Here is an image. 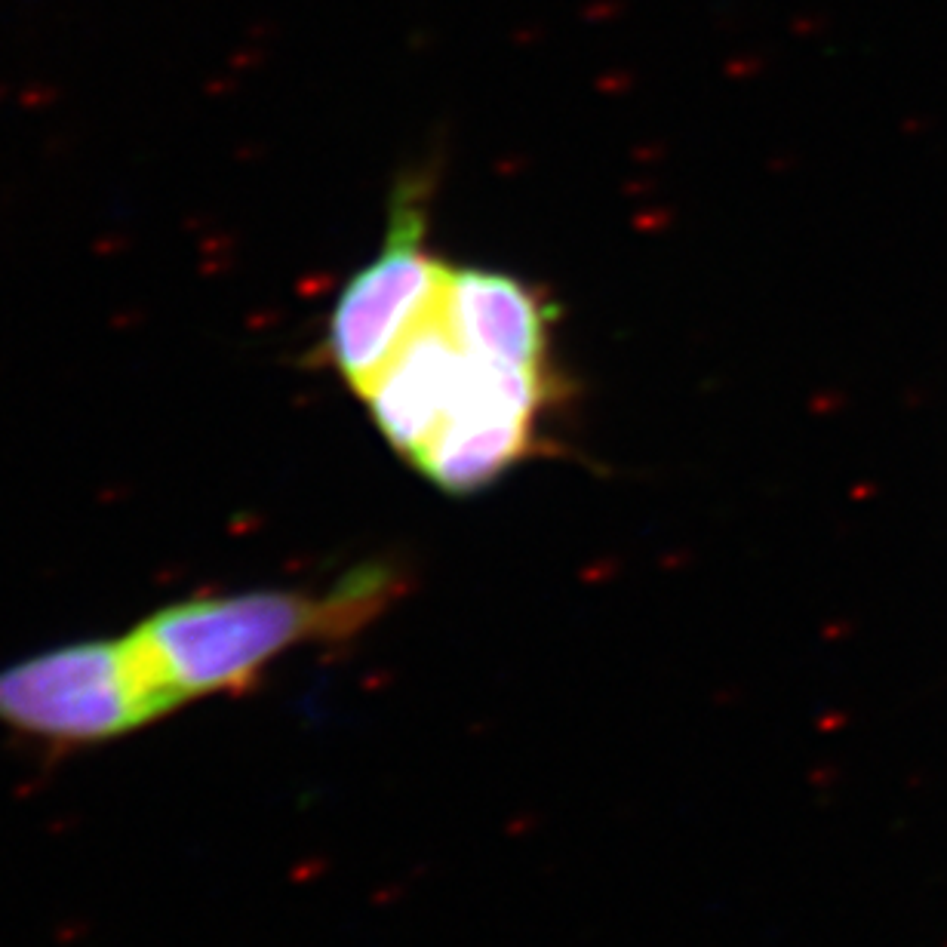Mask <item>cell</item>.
<instances>
[{
    "mask_svg": "<svg viewBox=\"0 0 947 947\" xmlns=\"http://www.w3.org/2000/svg\"><path fill=\"white\" fill-rule=\"evenodd\" d=\"M403 594V569L369 560L323 588L197 594L151 612L133 631L176 708L250 692L299 646L342 643L373 625Z\"/></svg>",
    "mask_w": 947,
    "mask_h": 947,
    "instance_id": "6da1fadb",
    "label": "cell"
},
{
    "mask_svg": "<svg viewBox=\"0 0 947 947\" xmlns=\"http://www.w3.org/2000/svg\"><path fill=\"white\" fill-rule=\"evenodd\" d=\"M173 711L133 631L53 646L0 671V726L53 751L111 745Z\"/></svg>",
    "mask_w": 947,
    "mask_h": 947,
    "instance_id": "7a4b0ae2",
    "label": "cell"
},
{
    "mask_svg": "<svg viewBox=\"0 0 947 947\" xmlns=\"http://www.w3.org/2000/svg\"><path fill=\"white\" fill-rule=\"evenodd\" d=\"M428 176L397 182L382 250L339 293L323 354L360 394L379 369L440 311L449 265L428 253Z\"/></svg>",
    "mask_w": 947,
    "mask_h": 947,
    "instance_id": "3957f363",
    "label": "cell"
},
{
    "mask_svg": "<svg viewBox=\"0 0 947 947\" xmlns=\"http://www.w3.org/2000/svg\"><path fill=\"white\" fill-rule=\"evenodd\" d=\"M440 320L474 357L551 373V305L511 274L449 268Z\"/></svg>",
    "mask_w": 947,
    "mask_h": 947,
    "instance_id": "277c9868",
    "label": "cell"
}]
</instances>
